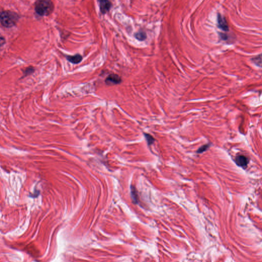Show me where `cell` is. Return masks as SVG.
<instances>
[{
	"label": "cell",
	"mask_w": 262,
	"mask_h": 262,
	"mask_svg": "<svg viewBox=\"0 0 262 262\" xmlns=\"http://www.w3.org/2000/svg\"><path fill=\"white\" fill-rule=\"evenodd\" d=\"M54 9V5L51 1L39 0L35 3V11L40 16H48Z\"/></svg>",
	"instance_id": "obj_1"
},
{
	"label": "cell",
	"mask_w": 262,
	"mask_h": 262,
	"mask_svg": "<svg viewBox=\"0 0 262 262\" xmlns=\"http://www.w3.org/2000/svg\"><path fill=\"white\" fill-rule=\"evenodd\" d=\"M235 162L238 167L243 168H246L249 163V159L247 157L243 155H238L236 157Z\"/></svg>",
	"instance_id": "obj_4"
},
{
	"label": "cell",
	"mask_w": 262,
	"mask_h": 262,
	"mask_svg": "<svg viewBox=\"0 0 262 262\" xmlns=\"http://www.w3.org/2000/svg\"><path fill=\"white\" fill-rule=\"evenodd\" d=\"M218 26L220 29L225 31L229 30V27L225 17L222 16L220 13L218 14Z\"/></svg>",
	"instance_id": "obj_5"
},
{
	"label": "cell",
	"mask_w": 262,
	"mask_h": 262,
	"mask_svg": "<svg viewBox=\"0 0 262 262\" xmlns=\"http://www.w3.org/2000/svg\"><path fill=\"white\" fill-rule=\"evenodd\" d=\"M131 195L132 198L134 203L137 204L139 202V196L138 194L137 191L136 190V187L133 185H131L130 187Z\"/></svg>",
	"instance_id": "obj_8"
},
{
	"label": "cell",
	"mask_w": 262,
	"mask_h": 262,
	"mask_svg": "<svg viewBox=\"0 0 262 262\" xmlns=\"http://www.w3.org/2000/svg\"><path fill=\"white\" fill-rule=\"evenodd\" d=\"M251 61L254 62V64H255L256 66H258L259 67H261L262 66V57H261V54H260V55L256 56V57H253L251 59Z\"/></svg>",
	"instance_id": "obj_11"
},
{
	"label": "cell",
	"mask_w": 262,
	"mask_h": 262,
	"mask_svg": "<svg viewBox=\"0 0 262 262\" xmlns=\"http://www.w3.org/2000/svg\"><path fill=\"white\" fill-rule=\"evenodd\" d=\"M5 43H6V39L1 34H0V47L4 45Z\"/></svg>",
	"instance_id": "obj_15"
},
{
	"label": "cell",
	"mask_w": 262,
	"mask_h": 262,
	"mask_svg": "<svg viewBox=\"0 0 262 262\" xmlns=\"http://www.w3.org/2000/svg\"><path fill=\"white\" fill-rule=\"evenodd\" d=\"M100 12L102 14H106L109 12L112 6L111 2L109 1H99Z\"/></svg>",
	"instance_id": "obj_6"
},
{
	"label": "cell",
	"mask_w": 262,
	"mask_h": 262,
	"mask_svg": "<svg viewBox=\"0 0 262 262\" xmlns=\"http://www.w3.org/2000/svg\"><path fill=\"white\" fill-rule=\"evenodd\" d=\"M135 37L139 41H144L146 39V34L145 32L140 31L135 34Z\"/></svg>",
	"instance_id": "obj_9"
},
{
	"label": "cell",
	"mask_w": 262,
	"mask_h": 262,
	"mask_svg": "<svg viewBox=\"0 0 262 262\" xmlns=\"http://www.w3.org/2000/svg\"><path fill=\"white\" fill-rule=\"evenodd\" d=\"M209 146H210L209 144L203 145L202 146H201L200 148H199V149H198V151H197V153L201 154L202 153L204 152H205V151H206V150L209 149Z\"/></svg>",
	"instance_id": "obj_13"
},
{
	"label": "cell",
	"mask_w": 262,
	"mask_h": 262,
	"mask_svg": "<svg viewBox=\"0 0 262 262\" xmlns=\"http://www.w3.org/2000/svg\"><path fill=\"white\" fill-rule=\"evenodd\" d=\"M144 135H145V138L146 139L147 143L149 146L154 143L155 140L152 135L148 133H144Z\"/></svg>",
	"instance_id": "obj_10"
},
{
	"label": "cell",
	"mask_w": 262,
	"mask_h": 262,
	"mask_svg": "<svg viewBox=\"0 0 262 262\" xmlns=\"http://www.w3.org/2000/svg\"><path fill=\"white\" fill-rule=\"evenodd\" d=\"M40 194V191L39 190H35L34 193H30L29 195V197L32 198H36L39 197V195Z\"/></svg>",
	"instance_id": "obj_14"
},
{
	"label": "cell",
	"mask_w": 262,
	"mask_h": 262,
	"mask_svg": "<svg viewBox=\"0 0 262 262\" xmlns=\"http://www.w3.org/2000/svg\"><path fill=\"white\" fill-rule=\"evenodd\" d=\"M220 36L223 40H227L228 39V35L224 34H220Z\"/></svg>",
	"instance_id": "obj_16"
},
{
	"label": "cell",
	"mask_w": 262,
	"mask_h": 262,
	"mask_svg": "<svg viewBox=\"0 0 262 262\" xmlns=\"http://www.w3.org/2000/svg\"><path fill=\"white\" fill-rule=\"evenodd\" d=\"M19 16L15 12L4 10L0 12V22L5 27L10 28L16 25Z\"/></svg>",
	"instance_id": "obj_2"
},
{
	"label": "cell",
	"mask_w": 262,
	"mask_h": 262,
	"mask_svg": "<svg viewBox=\"0 0 262 262\" xmlns=\"http://www.w3.org/2000/svg\"><path fill=\"white\" fill-rule=\"evenodd\" d=\"M122 78L116 74H111L109 75L105 80V83L108 85H114L119 84L122 83Z\"/></svg>",
	"instance_id": "obj_3"
},
{
	"label": "cell",
	"mask_w": 262,
	"mask_h": 262,
	"mask_svg": "<svg viewBox=\"0 0 262 262\" xmlns=\"http://www.w3.org/2000/svg\"><path fill=\"white\" fill-rule=\"evenodd\" d=\"M34 68L32 67V66L27 67L24 71V76H29V75H31L32 73H34Z\"/></svg>",
	"instance_id": "obj_12"
},
{
	"label": "cell",
	"mask_w": 262,
	"mask_h": 262,
	"mask_svg": "<svg viewBox=\"0 0 262 262\" xmlns=\"http://www.w3.org/2000/svg\"><path fill=\"white\" fill-rule=\"evenodd\" d=\"M67 60L69 62L73 64H79L83 60V57L79 54H77L76 55H68L66 57Z\"/></svg>",
	"instance_id": "obj_7"
}]
</instances>
